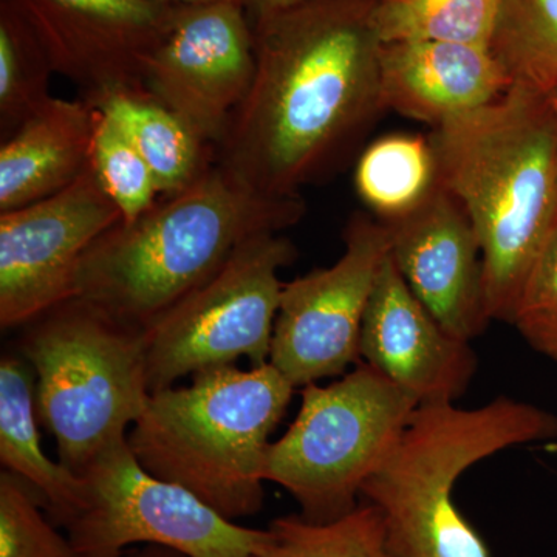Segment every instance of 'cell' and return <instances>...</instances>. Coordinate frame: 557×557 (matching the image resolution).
Masks as SVG:
<instances>
[{"label": "cell", "mask_w": 557, "mask_h": 557, "mask_svg": "<svg viewBox=\"0 0 557 557\" xmlns=\"http://www.w3.org/2000/svg\"><path fill=\"white\" fill-rule=\"evenodd\" d=\"M391 258L446 332L471 343L487 317L482 249L471 220L442 185L416 211L386 223Z\"/></svg>", "instance_id": "5bb4252c"}, {"label": "cell", "mask_w": 557, "mask_h": 557, "mask_svg": "<svg viewBox=\"0 0 557 557\" xmlns=\"http://www.w3.org/2000/svg\"><path fill=\"white\" fill-rule=\"evenodd\" d=\"M120 220L90 164L61 193L0 212V327H24L73 298L81 259Z\"/></svg>", "instance_id": "7c38bea8"}, {"label": "cell", "mask_w": 557, "mask_h": 557, "mask_svg": "<svg viewBox=\"0 0 557 557\" xmlns=\"http://www.w3.org/2000/svg\"><path fill=\"white\" fill-rule=\"evenodd\" d=\"M38 491L3 469L0 472V557H78L67 534L44 518Z\"/></svg>", "instance_id": "484cf974"}, {"label": "cell", "mask_w": 557, "mask_h": 557, "mask_svg": "<svg viewBox=\"0 0 557 557\" xmlns=\"http://www.w3.org/2000/svg\"><path fill=\"white\" fill-rule=\"evenodd\" d=\"M359 354L418 405L456 401L479 364L468 341L446 332L413 295L391 252L370 296Z\"/></svg>", "instance_id": "9a60e30c"}, {"label": "cell", "mask_w": 557, "mask_h": 557, "mask_svg": "<svg viewBox=\"0 0 557 557\" xmlns=\"http://www.w3.org/2000/svg\"><path fill=\"white\" fill-rule=\"evenodd\" d=\"M245 10L255 13L256 17L267 16V14L277 13V11L287 10L296 5L300 0H239Z\"/></svg>", "instance_id": "83f0119b"}, {"label": "cell", "mask_w": 557, "mask_h": 557, "mask_svg": "<svg viewBox=\"0 0 557 557\" xmlns=\"http://www.w3.org/2000/svg\"><path fill=\"white\" fill-rule=\"evenodd\" d=\"M91 104L129 138L152 172L160 197L188 188L215 163L214 146L146 91H115Z\"/></svg>", "instance_id": "d6986e66"}, {"label": "cell", "mask_w": 557, "mask_h": 557, "mask_svg": "<svg viewBox=\"0 0 557 557\" xmlns=\"http://www.w3.org/2000/svg\"><path fill=\"white\" fill-rule=\"evenodd\" d=\"M388 252L386 223L355 214L339 259L284 285L270 364L293 386L346 375L361 358L362 321Z\"/></svg>", "instance_id": "30bf717a"}, {"label": "cell", "mask_w": 557, "mask_h": 557, "mask_svg": "<svg viewBox=\"0 0 557 557\" xmlns=\"http://www.w3.org/2000/svg\"><path fill=\"white\" fill-rule=\"evenodd\" d=\"M300 397L295 421L271 443L265 482L284 487L302 518L330 522L358 507L420 405L366 362L329 386L302 387Z\"/></svg>", "instance_id": "52a82bcc"}, {"label": "cell", "mask_w": 557, "mask_h": 557, "mask_svg": "<svg viewBox=\"0 0 557 557\" xmlns=\"http://www.w3.org/2000/svg\"><path fill=\"white\" fill-rule=\"evenodd\" d=\"M490 50L512 84L555 95L557 0H502Z\"/></svg>", "instance_id": "7402d4cb"}, {"label": "cell", "mask_w": 557, "mask_h": 557, "mask_svg": "<svg viewBox=\"0 0 557 557\" xmlns=\"http://www.w3.org/2000/svg\"><path fill=\"white\" fill-rule=\"evenodd\" d=\"M256 557L395 556L388 548L380 509L361 500L343 518L330 522H313L300 515L271 520Z\"/></svg>", "instance_id": "603a6c76"}, {"label": "cell", "mask_w": 557, "mask_h": 557, "mask_svg": "<svg viewBox=\"0 0 557 557\" xmlns=\"http://www.w3.org/2000/svg\"><path fill=\"white\" fill-rule=\"evenodd\" d=\"M119 557H188L171 548L159 547V545H139L126 549Z\"/></svg>", "instance_id": "f1b7e54d"}, {"label": "cell", "mask_w": 557, "mask_h": 557, "mask_svg": "<svg viewBox=\"0 0 557 557\" xmlns=\"http://www.w3.org/2000/svg\"><path fill=\"white\" fill-rule=\"evenodd\" d=\"M153 2L163 3V5L196 7L208 5V3L226 2V0H153Z\"/></svg>", "instance_id": "f546056e"}, {"label": "cell", "mask_w": 557, "mask_h": 557, "mask_svg": "<svg viewBox=\"0 0 557 557\" xmlns=\"http://www.w3.org/2000/svg\"><path fill=\"white\" fill-rule=\"evenodd\" d=\"M98 109L51 97L0 146V212L61 193L90 164Z\"/></svg>", "instance_id": "e0dca14e"}, {"label": "cell", "mask_w": 557, "mask_h": 557, "mask_svg": "<svg viewBox=\"0 0 557 557\" xmlns=\"http://www.w3.org/2000/svg\"><path fill=\"white\" fill-rule=\"evenodd\" d=\"M552 102H553V109H555V113H556V120H557V91L555 95H552Z\"/></svg>", "instance_id": "4dcf8cb0"}, {"label": "cell", "mask_w": 557, "mask_h": 557, "mask_svg": "<svg viewBox=\"0 0 557 557\" xmlns=\"http://www.w3.org/2000/svg\"><path fill=\"white\" fill-rule=\"evenodd\" d=\"M296 248L282 233L242 244L218 273L146 330L150 392L172 387L201 370L270 362L284 282Z\"/></svg>", "instance_id": "ba28073f"}, {"label": "cell", "mask_w": 557, "mask_h": 557, "mask_svg": "<svg viewBox=\"0 0 557 557\" xmlns=\"http://www.w3.org/2000/svg\"><path fill=\"white\" fill-rule=\"evenodd\" d=\"M429 138L440 185L478 234L487 317L511 324L528 274L557 226L552 98L512 84L485 108L434 127Z\"/></svg>", "instance_id": "7a4b0ae2"}, {"label": "cell", "mask_w": 557, "mask_h": 557, "mask_svg": "<svg viewBox=\"0 0 557 557\" xmlns=\"http://www.w3.org/2000/svg\"><path fill=\"white\" fill-rule=\"evenodd\" d=\"M512 86L490 47L381 44L384 110L434 127L498 100Z\"/></svg>", "instance_id": "2e32d148"}, {"label": "cell", "mask_w": 557, "mask_h": 557, "mask_svg": "<svg viewBox=\"0 0 557 557\" xmlns=\"http://www.w3.org/2000/svg\"><path fill=\"white\" fill-rule=\"evenodd\" d=\"M22 329L17 354L36 375V412L58 460L79 475L127 437L150 394L146 330L70 298Z\"/></svg>", "instance_id": "8992f818"}, {"label": "cell", "mask_w": 557, "mask_h": 557, "mask_svg": "<svg viewBox=\"0 0 557 557\" xmlns=\"http://www.w3.org/2000/svg\"><path fill=\"white\" fill-rule=\"evenodd\" d=\"M190 379L189 386L150 394L127 443L150 474L185 487L225 519L251 518L265 500L271 435L295 386L270 362L201 370Z\"/></svg>", "instance_id": "277c9868"}, {"label": "cell", "mask_w": 557, "mask_h": 557, "mask_svg": "<svg viewBox=\"0 0 557 557\" xmlns=\"http://www.w3.org/2000/svg\"><path fill=\"white\" fill-rule=\"evenodd\" d=\"M556 437L557 416L518 399L420 405L361 497L380 509L395 557H491L454 504L457 480L500 450Z\"/></svg>", "instance_id": "5b68a950"}, {"label": "cell", "mask_w": 557, "mask_h": 557, "mask_svg": "<svg viewBox=\"0 0 557 557\" xmlns=\"http://www.w3.org/2000/svg\"><path fill=\"white\" fill-rule=\"evenodd\" d=\"M511 324L534 350L557 361V226L528 274Z\"/></svg>", "instance_id": "4316f807"}, {"label": "cell", "mask_w": 557, "mask_h": 557, "mask_svg": "<svg viewBox=\"0 0 557 557\" xmlns=\"http://www.w3.org/2000/svg\"><path fill=\"white\" fill-rule=\"evenodd\" d=\"M90 170L119 209L121 222L138 219L160 199L148 164L119 124L100 109L91 141Z\"/></svg>", "instance_id": "d4e9b609"}, {"label": "cell", "mask_w": 557, "mask_h": 557, "mask_svg": "<svg viewBox=\"0 0 557 557\" xmlns=\"http://www.w3.org/2000/svg\"><path fill=\"white\" fill-rule=\"evenodd\" d=\"M438 186L437 157L429 135H384L362 150L355 168L359 199L383 223L406 218Z\"/></svg>", "instance_id": "ffe728a7"}, {"label": "cell", "mask_w": 557, "mask_h": 557, "mask_svg": "<svg viewBox=\"0 0 557 557\" xmlns=\"http://www.w3.org/2000/svg\"><path fill=\"white\" fill-rule=\"evenodd\" d=\"M304 214L302 197L262 196L214 163L188 188L101 234L81 259L73 298L148 330L242 244L292 228Z\"/></svg>", "instance_id": "3957f363"}, {"label": "cell", "mask_w": 557, "mask_h": 557, "mask_svg": "<svg viewBox=\"0 0 557 557\" xmlns=\"http://www.w3.org/2000/svg\"><path fill=\"white\" fill-rule=\"evenodd\" d=\"M373 0H300L256 17L247 98L215 163L269 197L329 178L383 112Z\"/></svg>", "instance_id": "6da1fadb"}, {"label": "cell", "mask_w": 557, "mask_h": 557, "mask_svg": "<svg viewBox=\"0 0 557 557\" xmlns=\"http://www.w3.org/2000/svg\"><path fill=\"white\" fill-rule=\"evenodd\" d=\"M46 53L91 102L145 91L143 70L172 7L153 0H7Z\"/></svg>", "instance_id": "4fadbf2b"}, {"label": "cell", "mask_w": 557, "mask_h": 557, "mask_svg": "<svg viewBox=\"0 0 557 557\" xmlns=\"http://www.w3.org/2000/svg\"><path fill=\"white\" fill-rule=\"evenodd\" d=\"M245 11L239 0L172 7L143 70L146 94L214 148L255 78V32Z\"/></svg>", "instance_id": "8fae6325"}, {"label": "cell", "mask_w": 557, "mask_h": 557, "mask_svg": "<svg viewBox=\"0 0 557 557\" xmlns=\"http://www.w3.org/2000/svg\"><path fill=\"white\" fill-rule=\"evenodd\" d=\"M83 502L62 525L78 557L159 545L188 557H256L265 530L220 516L196 494L141 467L126 438L79 472Z\"/></svg>", "instance_id": "9c48e42d"}, {"label": "cell", "mask_w": 557, "mask_h": 557, "mask_svg": "<svg viewBox=\"0 0 557 557\" xmlns=\"http://www.w3.org/2000/svg\"><path fill=\"white\" fill-rule=\"evenodd\" d=\"M51 70L38 40L16 13L0 21V135L9 138L50 100Z\"/></svg>", "instance_id": "cb8c5ba5"}, {"label": "cell", "mask_w": 557, "mask_h": 557, "mask_svg": "<svg viewBox=\"0 0 557 557\" xmlns=\"http://www.w3.org/2000/svg\"><path fill=\"white\" fill-rule=\"evenodd\" d=\"M502 0H373L381 44L448 42L490 47Z\"/></svg>", "instance_id": "44dd1931"}, {"label": "cell", "mask_w": 557, "mask_h": 557, "mask_svg": "<svg viewBox=\"0 0 557 557\" xmlns=\"http://www.w3.org/2000/svg\"><path fill=\"white\" fill-rule=\"evenodd\" d=\"M39 426L35 370L9 351L0 361V463L38 491L51 522L62 527L79 508L84 483L44 453Z\"/></svg>", "instance_id": "ac0fdd59"}]
</instances>
